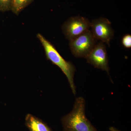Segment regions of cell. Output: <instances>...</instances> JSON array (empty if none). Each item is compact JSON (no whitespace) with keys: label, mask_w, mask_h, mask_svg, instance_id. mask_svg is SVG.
<instances>
[{"label":"cell","mask_w":131,"mask_h":131,"mask_svg":"<svg viewBox=\"0 0 131 131\" xmlns=\"http://www.w3.org/2000/svg\"><path fill=\"white\" fill-rule=\"evenodd\" d=\"M91 22L88 19L78 16L70 18L66 21L62 29L66 38L70 40L89 30Z\"/></svg>","instance_id":"obj_4"},{"label":"cell","mask_w":131,"mask_h":131,"mask_svg":"<svg viewBox=\"0 0 131 131\" xmlns=\"http://www.w3.org/2000/svg\"><path fill=\"white\" fill-rule=\"evenodd\" d=\"M109 130L110 131H120L117 129V128L113 126L110 127H109Z\"/></svg>","instance_id":"obj_11"},{"label":"cell","mask_w":131,"mask_h":131,"mask_svg":"<svg viewBox=\"0 0 131 131\" xmlns=\"http://www.w3.org/2000/svg\"><path fill=\"white\" fill-rule=\"evenodd\" d=\"M85 108L84 98H77L72 111L61 119L63 131H98L87 118Z\"/></svg>","instance_id":"obj_1"},{"label":"cell","mask_w":131,"mask_h":131,"mask_svg":"<svg viewBox=\"0 0 131 131\" xmlns=\"http://www.w3.org/2000/svg\"><path fill=\"white\" fill-rule=\"evenodd\" d=\"M122 43L125 48L129 49L131 47V35L129 34H126L123 36Z\"/></svg>","instance_id":"obj_10"},{"label":"cell","mask_w":131,"mask_h":131,"mask_svg":"<svg viewBox=\"0 0 131 131\" xmlns=\"http://www.w3.org/2000/svg\"><path fill=\"white\" fill-rule=\"evenodd\" d=\"M37 37L43 47L47 59L61 69L68 78L72 92L75 95L76 87L74 82V77L76 70L75 66L71 62L64 60L54 46L43 35L39 33Z\"/></svg>","instance_id":"obj_2"},{"label":"cell","mask_w":131,"mask_h":131,"mask_svg":"<svg viewBox=\"0 0 131 131\" xmlns=\"http://www.w3.org/2000/svg\"><path fill=\"white\" fill-rule=\"evenodd\" d=\"M25 125L29 131H53L42 120L30 114L26 116Z\"/></svg>","instance_id":"obj_7"},{"label":"cell","mask_w":131,"mask_h":131,"mask_svg":"<svg viewBox=\"0 0 131 131\" xmlns=\"http://www.w3.org/2000/svg\"><path fill=\"white\" fill-rule=\"evenodd\" d=\"M97 40L89 30L82 35L70 40V47L72 54L78 58H85L93 49Z\"/></svg>","instance_id":"obj_3"},{"label":"cell","mask_w":131,"mask_h":131,"mask_svg":"<svg viewBox=\"0 0 131 131\" xmlns=\"http://www.w3.org/2000/svg\"><path fill=\"white\" fill-rule=\"evenodd\" d=\"M85 58L88 63L94 68L106 71L110 76L107 52L105 45L103 42H100L96 44Z\"/></svg>","instance_id":"obj_6"},{"label":"cell","mask_w":131,"mask_h":131,"mask_svg":"<svg viewBox=\"0 0 131 131\" xmlns=\"http://www.w3.org/2000/svg\"><path fill=\"white\" fill-rule=\"evenodd\" d=\"M12 0H0V11L5 12L11 10Z\"/></svg>","instance_id":"obj_9"},{"label":"cell","mask_w":131,"mask_h":131,"mask_svg":"<svg viewBox=\"0 0 131 131\" xmlns=\"http://www.w3.org/2000/svg\"><path fill=\"white\" fill-rule=\"evenodd\" d=\"M90 27L91 33L96 40H100L110 46V41L114 35V31L111 26V22L107 19L100 18L93 20Z\"/></svg>","instance_id":"obj_5"},{"label":"cell","mask_w":131,"mask_h":131,"mask_svg":"<svg viewBox=\"0 0 131 131\" xmlns=\"http://www.w3.org/2000/svg\"><path fill=\"white\" fill-rule=\"evenodd\" d=\"M33 0H12L11 10L18 15L26 7L32 2Z\"/></svg>","instance_id":"obj_8"}]
</instances>
